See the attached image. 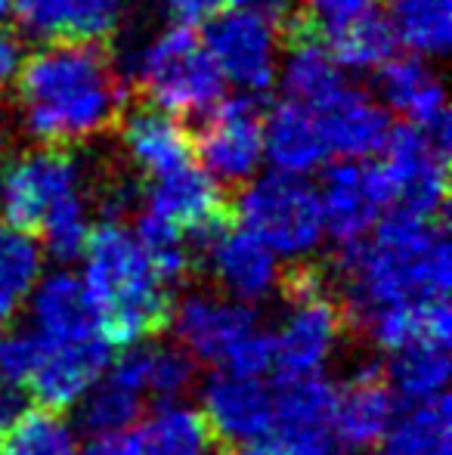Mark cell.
I'll list each match as a JSON object with an SVG mask.
<instances>
[{
	"label": "cell",
	"mask_w": 452,
	"mask_h": 455,
	"mask_svg": "<svg viewBox=\"0 0 452 455\" xmlns=\"http://www.w3.org/2000/svg\"><path fill=\"white\" fill-rule=\"evenodd\" d=\"M78 279L112 347H137L168 329L174 313L170 285L152 267L133 227L118 220L93 227Z\"/></svg>",
	"instance_id": "3"
},
{
	"label": "cell",
	"mask_w": 452,
	"mask_h": 455,
	"mask_svg": "<svg viewBox=\"0 0 452 455\" xmlns=\"http://www.w3.org/2000/svg\"><path fill=\"white\" fill-rule=\"evenodd\" d=\"M264 162L276 174L304 180L332 162L320 121L307 106L282 100L264 115Z\"/></svg>",
	"instance_id": "22"
},
{
	"label": "cell",
	"mask_w": 452,
	"mask_h": 455,
	"mask_svg": "<svg viewBox=\"0 0 452 455\" xmlns=\"http://www.w3.org/2000/svg\"><path fill=\"white\" fill-rule=\"evenodd\" d=\"M397 419V396L385 378L381 363H362L353 375L335 387L332 431L341 450L366 452L385 440Z\"/></svg>",
	"instance_id": "14"
},
{
	"label": "cell",
	"mask_w": 452,
	"mask_h": 455,
	"mask_svg": "<svg viewBox=\"0 0 452 455\" xmlns=\"http://www.w3.org/2000/svg\"><path fill=\"white\" fill-rule=\"evenodd\" d=\"M372 164L385 186L391 214L437 220L449 192V133L409 124L391 127Z\"/></svg>",
	"instance_id": "7"
},
{
	"label": "cell",
	"mask_w": 452,
	"mask_h": 455,
	"mask_svg": "<svg viewBox=\"0 0 452 455\" xmlns=\"http://www.w3.org/2000/svg\"><path fill=\"white\" fill-rule=\"evenodd\" d=\"M239 227L258 235L279 260H301L326 239L320 192L304 177L258 174L235 202Z\"/></svg>",
	"instance_id": "5"
},
{
	"label": "cell",
	"mask_w": 452,
	"mask_h": 455,
	"mask_svg": "<svg viewBox=\"0 0 452 455\" xmlns=\"http://www.w3.org/2000/svg\"><path fill=\"white\" fill-rule=\"evenodd\" d=\"M208 455H218V452H214V450H211V452H208Z\"/></svg>",
	"instance_id": "44"
},
{
	"label": "cell",
	"mask_w": 452,
	"mask_h": 455,
	"mask_svg": "<svg viewBox=\"0 0 452 455\" xmlns=\"http://www.w3.org/2000/svg\"><path fill=\"white\" fill-rule=\"evenodd\" d=\"M205 50L218 68L224 87H235L239 96H258L276 81L282 60L279 22L251 6L233 4L208 22Z\"/></svg>",
	"instance_id": "8"
},
{
	"label": "cell",
	"mask_w": 452,
	"mask_h": 455,
	"mask_svg": "<svg viewBox=\"0 0 452 455\" xmlns=\"http://www.w3.org/2000/svg\"><path fill=\"white\" fill-rule=\"evenodd\" d=\"M131 440L133 455H208L214 437L199 409L162 403L131 431Z\"/></svg>",
	"instance_id": "27"
},
{
	"label": "cell",
	"mask_w": 452,
	"mask_h": 455,
	"mask_svg": "<svg viewBox=\"0 0 452 455\" xmlns=\"http://www.w3.org/2000/svg\"><path fill=\"white\" fill-rule=\"evenodd\" d=\"M310 112L320 121L332 162H369L391 133L387 108L350 81Z\"/></svg>",
	"instance_id": "17"
},
{
	"label": "cell",
	"mask_w": 452,
	"mask_h": 455,
	"mask_svg": "<svg viewBox=\"0 0 452 455\" xmlns=\"http://www.w3.org/2000/svg\"><path fill=\"white\" fill-rule=\"evenodd\" d=\"M131 72L152 100V108L174 118L208 115L224 100V81L205 44L186 25L174 22L146 37L133 50Z\"/></svg>",
	"instance_id": "4"
},
{
	"label": "cell",
	"mask_w": 452,
	"mask_h": 455,
	"mask_svg": "<svg viewBox=\"0 0 452 455\" xmlns=\"http://www.w3.org/2000/svg\"><path fill=\"white\" fill-rule=\"evenodd\" d=\"M279 84L289 102L316 108L347 84L344 68L332 56L329 44L304 37L279 60Z\"/></svg>",
	"instance_id": "26"
},
{
	"label": "cell",
	"mask_w": 452,
	"mask_h": 455,
	"mask_svg": "<svg viewBox=\"0 0 452 455\" xmlns=\"http://www.w3.org/2000/svg\"><path fill=\"white\" fill-rule=\"evenodd\" d=\"M41 251L53 254L56 260L62 264H72V260H81L84 254L87 242H91V233H93V217H91V204H87V196L68 198L62 202L47 220L41 223Z\"/></svg>",
	"instance_id": "35"
},
{
	"label": "cell",
	"mask_w": 452,
	"mask_h": 455,
	"mask_svg": "<svg viewBox=\"0 0 452 455\" xmlns=\"http://www.w3.org/2000/svg\"><path fill=\"white\" fill-rule=\"evenodd\" d=\"M115 378L137 390L146 400L162 403H180V396L195 384V363L180 347H168V344H137L127 347L121 360L109 365Z\"/></svg>",
	"instance_id": "24"
},
{
	"label": "cell",
	"mask_w": 452,
	"mask_h": 455,
	"mask_svg": "<svg viewBox=\"0 0 452 455\" xmlns=\"http://www.w3.org/2000/svg\"><path fill=\"white\" fill-rule=\"evenodd\" d=\"M0 455H78V437L59 412L28 406L6 425Z\"/></svg>",
	"instance_id": "33"
},
{
	"label": "cell",
	"mask_w": 452,
	"mask_h": 455,
	"mask_svg": "<svg viewBox=\"0 0 452 455\" xmlns=\"http://www.w3.org/2000/svg\"><path fill=\"white\" fill-rule=\"evenodd\" d=\"M285 298L289 307L282 323L276 331H270L276 381L322 375L344 338L341 304L313 273H297L289 282Z\"/></svg>",
	"instance_id": "6"
},
{
	"label": "cell",
	"mask_w": 452,
	"mask_h": 455,
	"mask_svg": "<svg viewBox=\"0 0 452 455\" xmlns=\"http://www.w3.org/2000/svg\"><path fill=\"white\" fill-rule=\"evenodd\" d=\"M220 211H224V192L195 162L155 177L146 189L143 214L186 239L211 233L220 223Z\"/></svg>",
	"instance_id": "18"
},
{
	"label": "cell",
	"mask_w": 452,
	"mask_h": 455,
	"mask_svg": "<svg viewBox=\"0 0 452 455\" xmlns=\"http://www.w3.org/2000/svg\"><path fill=\"white\" fill-rule=\"evenodd\" d=\"M31 329L50 344H84L103 338L87 291L75 273L41 275L28 298Z\"/></svg>",
	"instance_id": "20"
},
{
	"label": "cell",
	"mask_w": 452,
	"mask_h": 455,
	"mask_svg": "<svg viewBox=\"0 0 452 455\" xmlns=\"http://www.w3.org/2000/svg\"><path fill=\"white\" fill-rule=\"evenodd\" d=\"M235 4L251 6V10L264 12V16L276 19V22H282V16L289 12V0H235Z\"/></svg>",
	"instance_id": "42"
},
{
	"label": "cell",
	"mask_w": 452,
	"mask_h": 455,
	"mask_svg": "<svg viewBox=\"0 0 452 455\" xmlns=\"http://www.w3.org/2000/svg\"><path fill=\"white\" fill-rule=\"evenodd\" d=\"M195 140L199 168L218 186H245L264 168V112L251 96L220 100Z\"/></svg>",
	"instance_id": "10"
},
{
	"label": "cell",
	"mask_w": 452,
	"mask_h": 455,
	"mask_svg": "<svg viewBox=\"0 0 452 455\" xmlns=\"http://www.w3.org/2000/svg\"><path fill=\"white\" fill-rule=\"evenodd\" d=\"M273 415V387L264 378L218 369L202 384V419L211 437L224 440L233 450L270 431Z\"/></svg>",
	"instance_id": "15"
},
{
	"label": "cell",
	"mask_w": 452,
	"mask_h": 455,
	"mask_svg": "<svg viewBox=\"0 0 452 455\" xmlns=\"http://www.w3.org/2000/svg\"><path fill=\"white\" fill-rule=\"evenodd\" d=\"M202 239H205L208 273L226 298L254 307L282 288V260L239 223L235 227L218 223Z\"/></svg>",
	"instance_id": "12"
},
{
	"label": "cell",
	"mask_w": 452,
	"mask_h": 455,
	"mask_svg": "<svg viewBox=\"0 0 452 455\" xmlns=\"http://www.w3.org/2000/svg\"><path fill=\"white\" fill-rule=\"evenodd\" d=\"M10 6H12V0H0V19H4L6 12H10Z\"/></svg>",
	"instance_id": "43"
},
{
	"label": "cell",
	"mask_w": 452,
	"mask_h": 455,
	"mask_svg": "<svg viewBox=\"0 0 452 455\" xmlns=\"http://www.w3.org/2000/svg\"><path fill=\"white\" fill-rule=\"evenodd\" d=\"M19 108L25 131L47 146L99 137L124 108V81L97 44L47 41L19 68Z\"/></svg>",
	"instance_id": "2"
},
{
	"label": "cell",
	"mask_w": 452,
	"mask_h": 455,
	"mask_svg": "<svg viewBox=\"0 0 452 455\" xmlns=\"http://www.w3.org/2000/svg\"><path fill=\"white\" fill-rule=\"evenodd\" d=\"M385 19L397 47L418 60L443 56L452 44V0H391Z\"/></svg>",
	"instance_id": "29"
},
{
	"label": "cell",
	"mask_w": 452,
	"mask_h": 455,
	"mask_svg": "<svg viewBox=\"0 0 452 455\" xmlns=\"http://www.w3.org/2000/svg\"><path fill=\"white\" fill-rule=\"evenodd\" d=\"M378 446V455H452L449 396L406 406Z\"/></svg>",
	"instance_id": "31"
},
{
	"label": "cell",
	"mask_w": 452,
	"mask_h": 455,
	"mask_svg": "<svg viewBox=\"0 0 452 455\" xmlns=\"http://www.w3.org/2000/svg\"><path fill=\"white\" fill-rule=\"evenodd\" d=\"M109 365H112V344L106 338L84 341V344L44 341L41 363H37L35 375L28 381V396L41 409H50V412L72 409L106 375Z\"/></svg>",
	"instance_id": "16"
},
{
	"label": "cell",
	"mask_w": 452,
	"mask_h": 455,
	"mask_svg": "<svg viewBox=\"0 0 452 455\" xmlns=\"http://www.w3.org/2000/svg\"><path fill=\"white\" fill-rule=\"evenodd\" d=\"M133 233H137L139 245L146 248V254H149L152 267L158 270L164 282H168L170 288L177 285V282L186 275L189 270V245H186V235L174 233V229L162 227V223H155L152 217H139L137 227H133Z\"/></svg>",
	"instance_id": "37"
},
{
	"label": "cell",
	"mask_w": 452,
	"mask_h": 455,
	"mask_svg": "<svg viewBox=\"0 0 452 455\" xmlns=\"http://www.w3.org/2000/svg\"><path fill=\"white\" fill-rule=\"evenodd\" d=\"M329 50H332V56L338 60L344 72H381L397 53V41H393L387 19L375 10L369 16L332 31Z\"/></svg>",
	"instance_id": "32"
},
{
	"label": "cell",
	"mask_w": 452,
	"mask_h": 455,
	"mask_svg": "<svg viewBox=\"0 0 452 455\" xmlns=\"http://www.w3.org/2000/svg\"><path fill=\"white\" fill-rule=\"evenodd\" d=\"M78 455H133L131 431H109L91 434L84 446H78Z\"/></svg>",
	"instance_id": "41"
},
{
	"label": "cell",
	"mask_w": 452,
	"mask_h": 455,
	"mask_svg": "<svg viewBox=\"0 0 452 455\" xmlns=\"http://www.w3.org/2000/svg\"><path fill=\"white\" fill-rule=\"evenodd\" d=\"M304 4H307V10L313 12L316 22L332 35V31L344 28V25L375 12L378 0H304Z\"/></svg>",
	"instance_id": "38"
},
{
	"label": "cell",
	"mask_w": 452,
	"mask_h": 455,
	"mask_svg": "<svg viewBox=\"0 0 452 455\" xmlns=\"http://www.w3.org/2000/svg\"><path fill=\"white\" fill-rule=\"evenodd\" d=\"M170 323L183 354L193 356V363H211L218 369H226L260 331L254 307L214 291L186 294L180 304H174Z\"/></svg>",
	"instance_id": "11"
},
{
	"label": "cell",
	"mask_w": 452,
	"mask_h": 455,
	"mask_svg": "<svg viewBox=\"0 0 452 455\" xmlns=\"http://www.w3.org/2000/svg\"><path fill=\"white\" fill-rule=\"evenodd\" d=\"M385 378L391 384L393 396H400L406 406L447 396L449 347H443V344H412V347L397 350V354H391V363L385 365Z\"/></svg>",
	"instance_id": "30"
},
{
	"label": "cell",
	"mask_w": 452,
	"mask_h": 455,
	"mask_svg": "<svg viewBox=\"0 0 452 455\" xmlns=\"http://www.w3.org/2000/svg\"><path fill=\"white\" fill-rule=\"evenodd\" d=\"M81 168L62 149L44 146L0 168V220L35 235L62 202L81 196Z\"/></svg>",
	"instance_id": "9"
},
{
	"label": "cell",
	"mask_w": 452,
	"mask_h": 455,
	"mask_svg": "<svg viewBox=\"0 0 452 455\" xmlns=\"http://www.w3.org/2000/svg\"><path fill=\"white\" fill-rule=\"evenodd\" d=\"M44 341L31 329H6L0 331V390L28 396V381L41 363Z\"/></svg>",
	"instance_id": "36"
},
{
	"label": "cell",
	"mask_w": 452,
	"mask_h": 455,
	"mask_svg": "<svg viewBox=\"0 0 452 455\" xmlns=\"http://www.w3.org/2000/svg\"><path fill=\"white\" fill-rule=\"evenodd\" d=\"M10 12L44 41L97 44L118 28L124 0H12Z\"/></svg>",
	"instance_id": "21"
},
{
	"label": "cell",
	"mask_w": 452,
	"mask_h": 455,
	"mask_svg": "<svg viewBox=\"0 0 452 455\" xmlns=\"http://www.w3.org/2000/svg\"><path fill=\"white\" fill-rule=\"evenodd\" d=\"M235 0H168V10L174 16L177 25H186V28H195V25H208L226 12Z\"/></svg>",
	"instance_id": "39"
},
{
	"label": "cell",
	"mask_w": 452,
	"mask_h": 455,
	"mask_svg": "<svg viewBox=\"0 0 452 455\" xmlns=\"http://www.w3.org/2000/svg\"><path fill=\"white\" fill-rule=\"evenodd\" d=\"M44 275V251L35 235L0 220V331L12 325Z\"/></svg>",
	"instance_id": "28"
},
{
	"label": "cell",
	"mask_w": 452,
	"mask_h": 455,
	"mask_svg": "<svg viewBox=\"0 0 452 455\" xmlns=\"http://www.w3.org/2000/svg\"><path fill=\"white\" fill-rule=\"evenodd\" d=\"M143 396L127 387L121 378L109 369L106 375L81 396L78 403V425L87 434H109V431H131V425L143 412Z\"/></svg>",
	"instance_id": "34"
},
{
	"label": "cell",
	"mask_w": 452,
	"mask_h": 455,
	"mask_svg": "<svg viewBox=\"0 0 452 455\" xmlns=\"http://www.w3.org/2000/svg\"><path fill=\"white\" fill-rule=\"evenodd\" d=\"M316 192L326 235H332L344 248L369 235L378 220L391 214L385 186L372 162H338Z\"/></svg>",
	"instance_id": "13"
},
{
	"label": "cell",
	"mask_w": 452,
	"mask_h": 455,
	"mask_svg": "<svg viewBox=\"0 0 452 455\" xmlns=\"http://www.w3.org/2000/svg\"><path fill=\"white\" fill-rule=\"evenodd\" d=\"M121 146L133 168L143 171L149 180L193 164L189 131L180 118L158 112V108H139V112L127 115L124 127H121Z\"/></svg>",
	"instance_id": "23"
},
{
	"label": "cell",
	"mask_w": 452,
	"mask_h": 455,
	"mask_svg": "<svg viewBox=\"0 0 452 455\" xmlns=\"http://www.w3.org/2000/svg\"><path fill=\"white\" fill-rule=\"evenodd\" d=\"M381 106L397 112L409 127L431 133H449V106L440 75L428 60L393 56L378 72Z\"/></svg>",
	"instance_id": "19"
},
{
	"label": "cell",
	"mask_w": 452,
	"mask_h": 455,
	"mask_svg": "<svg viewBox=\"0 0 452 455\" xmlns=\"http://www.w3.org/2000/svg\"><path fill=\"white\" fill-rule=\"evenodd\" d=\"M22 62H25L22 44L16 41V35H10L6 28H0V91H6L10 84H16Z\"/></svg>",
	"instance_id": "40"
},
{
	"label": "cell",
	"mask_w": 452,
	"mask_h": 455,
	"mask_svg": "<svg viewBox=\"0 0 452 455\" xmlns=\"http://www.w3.org/2000/svg\"><path fill=\"white\" fill-rule=\"evenodd\" d=\"M372 344L387 354H397L412 344H443L452 341V313L447 300H428V304H406L375 313L360 325Z\"/></svg>",
	"instance_id": "25"
},
{
	"label": "cell",
	"mask_w": 452,
	"mask_h": 455,
	"mask_svg": "<svg viewBox=\"0 0 452 455\" xmlns=\"http://www.w3.org/2000/svg\"><path fill=\"white\" fill-rule=\"evenodd\" d=\"M344 310L356 325L406 304L447 300L452 282L449 235L440 220L387 214L338 260Z\"/></svg>",
	"instance_id": "1"
}]
</instances>
